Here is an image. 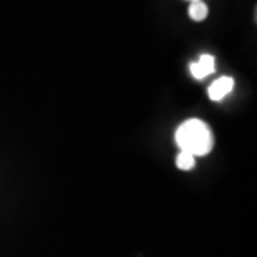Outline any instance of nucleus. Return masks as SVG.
<instances>
[{
	"label": "nucleus",
	"mask_w": 257,
	"mask_h": 257,
	"mask_svg": "<svg viewBox=\"0 0 257 257\" xmlns=\"http://www.w3.org/2000/svg\"><path fill=\"white\" fill-rule=\"evenodd\" d=\"M191 72L195 79H205L214 72V57L209 54H204L197 62L191 64Z\"/></svg>",
	"instance_id": "nucleus-3"
},
{
	"label": "nucleus",
	"mask_w": 257,
	"mask_h": 257,
	"mask_svg": "<svg viewBox=\"0 0 257 257\" xmlns=\"http://www.w3.org/2000/svg\"><path fill=\"white\" fill-rule=\"evenodd\" d=\"M209 14V9L207 5H205L204 2H191V5H189V15H191V19L195 20V22H200V20H204L205 17H207Z\"/></svg>",
	"instance_id": "nucleus-4"
},
{
	"label": "nucleus",
	"mask_w": 257,
	"mask_h": 257,
	"mask_svg": "<svg viewBox=\"0 0 257 257\" xmlns=\"http://www.w3.org/2000/svg\"><path fill=\"white\" fill-rule=\"evenodd\" d=\"M176 142L181 151L192 154L194 157L207 156L214 147L212 131L205 122L199 119H189L179 125L176 132Z\"/></svg>",
	"instance_id": "nucleus-1"
},
{
	"label": "nucleus",
	"mask_w": 257,
	"mask_h": 257,
	"mask_svg": "<svg viewBox=\"0 0 257 257\" xmlns=\"http://www.w3.org/2000/svg\"><path fill=\"white\" fill-rule=\"evenodd\" d=\"M176 162H177V167L181 169V171H191V169H194V166H195V157L192 156V154L181 151Z\"/></svg>",
	"instance_id": "nucleus-5"
},
{
	"label": "nucleus",
	"mask_w": 257,
	"mask_h": 257,
	"mask_svg": "<svg viewBox=\"0 0 257 257\" xmlns=\"http://www.w3.org/2000/svg\"><path fill=\"white\" fill-rule=\"evenodd\" d=\"M234 89V79L232 77H220L209 87V99L210 100H222L230 90Z\"/></svg>",
	"instance_id": "nucleus-2"
},
{
	"label": "nucleus",
	"mask_w": 257,
	"mask_h": 257,
	"mask_svg": "<svg viewBox=\"0 0 257 257\" xmlns=\"http://www.w3.org/2000/svg\"><path fill=\"white\" fill-rule=\"evenodd\" d=\"M191 2H199V0H191ZM200 2H202V0H200Z\"/></svg>",
	"instance_id": "nucleus-6"
}]
</instances>
